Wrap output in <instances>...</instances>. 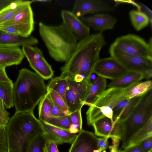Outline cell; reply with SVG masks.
Wrapping results in <instances>:
<instances>
[{"mask_svg": "<svg viewBox=\"0 0 152 152\" xmlns=\"http://www.w3.org/2000/svg\"><path fill=\"white\" fill-rule=\"evenodd\" d=\"M113 44L126 53L152 59L151 37L147 43L138 36L128 34L117 38Z\"/></svg>", "mask_w": 152, "mask_h": 152, "instance_id": "cell-8", "label": "cell"}, {"mask_svg": "<svg viewBox=\"0 0 152 152\" xmlns=\"http://www.w3.org/2000/svg\"><path fill=\"white\" fill-rule=\"evenodd\" d=\"M151 136L152 118L132 136L126 148L139 143L145 139Z\"/></svg>", "mask_w": 152, "mask_h": 152, "instance_id": "cell-25", "label": "cell"}, {"mask_svg": "<svg viewBox=\"0 0 152 152\" xmlns=\"http://www.w3.org/2000/svg\"><path fill=\"white\" fill-rule=\"evenodd\" d=\"M39 34L50 57L56 61L65 62L76 48L78 40L63 23L56 26L39 24Z\"/></svg>", "mask_w": 152, "mask_h": 152, "instance_id": "cell-4", "label": "cell"}, {"mask_svg": "<svg viewBox=\"0 0 152 152\" xmlns=\"http://www.w3.org/2000/svg\"><path fill=\"white\" fill-rule=\"evenodd\" d=\"M46 123L70 132L72 125L70 114L58 117L53 116Z\"/></svg>", "mask_w": 152, "mask_h": 152, "instance_id": "cell-31", "label": "cell"}, {"mask_svg": "<svg viewBox=\"0 0 152 152\" xmlns=\"http://www.w3.org/2000/svg\"><path fill=\"white\" fill-rule=\"evenodd\" d=\"M38 109L39 119L41 121L47 122L53 117L51 113V101L46 95L39 102Z\"/></svg>", "mask_w": 152, "mask_h": 152, "instance_id": "cell-30", "label": "cell"}, {"mask_svg": "<svg viewBox=\"0 0 152 152\" xmlns=\"http://www.w3.org/2000/svg\"><path fill=\"white\" fill-rule=\"evenodd\" d=\"M41 122L44 130V134L46 139L53 141L57 145L64 143L71 144L76 137V133L57 127L44 121Z\"/></svg>", "mask_w": 152, "mask_h": 152, "instance_id": "cell-17", "label": "cell"}, {"mask_svg": "<svg viewBox=\"0 0 152 152\" xmlns=\"http://www.w3.org/2000/svg\"><path fill=\"white\" fill-rule=\"evenodd\" d=\"M98 138L92 132L82 130L77 134L68 152H99Z\"/></svg>", "mask_w": 152, "mask_h": 152, "instance_id": "cell-12", "label": "cell"}, {"mask_svg": "<svg viewBox=\"0 0 152 152\" xmlns=\"http://www.w3.org/2000/svg\"><path fill=\"white\" fill-rule=\"evenodd\" d=\"M22 49L30 66L36 73L45 80L53 77L54 72L39 48L32 46L24 45L22 47Z\"/></svg>", "mask_w": 152, "mask_h": 152, "instance_id": "cell-9", "label": "cell"}, {"mask_svg": "<svg viewBox=\"0 0 152 152\" xmlns=\"http://www.w3.org/2000/svg\"><path fill=\"white\" fill-rule=\"evenodd\" d=\"M13 87L12 81L0 82V99L8 109L13 106Z\"/></svg>", "mask_w": 152, "mask_h": 152, "instance_id": "cell-26", "label": "cell"}, {"mask_svg": "<svg viewBox=\"0 0 152 152\" xmlns=\"http://www.w3.org/2000/svg\"><path fill=\"white\" fill-rule=\"evenodd\" d=\"M85 24L94 30L102 32L113 29L117 22L116 19L107 14H98L80 18Z\"/></svg>", "mask_w": 152, "mask_h": 152, "instance_id": "cell-16", "label": "cell"}, {"mask_svg": "<svg viewBox=\"0 0 152 152\" xmlns=\"http://www.w3.org/2000/svg\"><path fill=\"white\" fill-rule=\"evenodd\" d=\"M130 99L124 98L119 101L113 109V120L115 121L122 113Z\"/></svg>", "mask_w": 152, "mask_h": 152, "instance_id": "cell-36", "label": "cell"}, {"mask_svg": "<svg viewBox=\"0 0 152 152\" xmlns=\"http://www.w3.org/2000/svg\"><path fill=\"white\" fill-rule=\"evenodd\" d=\"M51 0H36V1H33V2H35V1H38L39 2H42V3H46V2H50L51 1Z\"/></svg>", "mask_w": 152, "mask_h": 152, "instance_id": "cell-47", "label": "cell"}, {"mask_svg": "<svg viewBox=\"0 0 152 152\" xmlns=\"http://www.w3.org/2000/svg\"><path fill=\"white\" fill-rule=\"evenodd\" d=\"M129 16L132 25L137 31L145 28L149 23L148 16L140 11L131 10L129 12Z\"/></svg>", "mask_w": 152, "mask_h": 152, "instance_id": "cell-28", "label": "cell"}, {"mask_svg": "<svg viewBox=\"0 0 152 152\" xmlns=\"http://www.w3.org/2000/svg\"><path fill=\"white\" fill-rule=\"evenodd\" d=\"M38 39L32 36L23 37L0 30V47L13 48L24 45L34 46Z\"/></svg>", "mask_w": 152, "mask_h": 152, "instance_id": "cell-18", "label": "cell"}, {"mask_svg": "<svg viewBox=\"0 0 152 152\" xmlns=\"http://www.w3.org/2000/svg\"><path fill=\"white\" fill-rule=\"evenodd\" d=\"M44 152H59L57 145L53 141L47 139L44 148Z\"/></svg>", "mask_w": 152, "mask_h": 152, "instance_id": "cell-39", "label": "cell"}, {"mask_svg": "<svg viewBox=\"0 0 152 152\" xmlns=\"http://www.w3.org/2000/svg\"><path fill=\"white\" fill-rule=\"evenodd\" d=\"M112 10L111 7L102 0H76L71 12L79 18L87 14L110 11Z\"/></svg>", "mask_w": 152, "mask_h": 152, "instance_id": "cell-13", "label": "cell"}, {"mask_svg": "<svg viewBox=\"0 0 152 152\" xmlns=\"http://www.w3.org/2000/svg\"><path fill=\"white\" fill-rule=\"evenodd\" d=\"M116 152H120V150H118Z\"/></svg>", "mask_w": 152, "mask_h": 152, "instance_id": "cell-48", "label": "cell"}, {"mask_svg": "<svg viewBox=\"0 0 152 152\" xmlns=\"http://www.w3.org/2000/svg\"><path fill=\"white\" fill-rule=\"evenodd\" d=\"M65 99L69 114L81 110L84 105V102L90 86V83L76 82L67 79Z\"/></svg>", "mask_w": 152, "mask_h": 152, "instance_id": "cell-10", "label": "cell"}, {"mask_svg": "<svg viewBox=\"0 0 152 152\" xmlns=\"http://www.w3.org/2000/svg\"><path fill=\"white\" fill-rule=\"evenodd\" d=\"M14 0H0V10L8 5Z\"/></svg>", "mask_w": 152, "mask_h": 152, "instance_id": "cell-46", "label": "cell"}, {"mask_svg": "<svg viewBox=\"0 0 152 152\" xmlns=\"http://www.w3.org/2000/svg\"><path fill=\"white\" fill-rule=\"evenodd\" d=\"M152 82L151 80L135 83L124 88V96L130 99L136 96H143L152 89Z\"/></svg>", "mask_w": 152, "mask_h": 152, "instance_id": "cell-23", "label": "cell"}, {"mask_svg": "<svg viewBox=\"0 0 152 152\" xmlns=\"http://www.w3.org/2000/svg\"><path fill=\"white\" fill-rule=\"evenodd\" d=\"M68 84V80L67 79L59 76L56 77L50 80L47 88L48 90H52L57 92L66 103L65 96Z\"/></svg>", "mask_w": 152, "mask_h": 152, "instance_id": "cell-29", "label": "cell"}, {"mask_svg": "<svg viewBox=\"0 0 152 152\" xmlns=\"http://www.w3.org/2000/svg\"><path fill=\"white\" fill-rule=\"evenodd\" d=\"M139 143L144 152H152V136L145 139Z\"/></svg>", "mask_w": 152, "mask_h": 152, "instance_id": "cell-40", "label": "cell"}, {"mask_svg": "<svg viewBox=\"0 0 152 152\" xmlns=\"http://www.w3.org/2000/svg\"><path fill=\"white\" fill-rule=\"evenodd\" d=\"M108 137L98 138V150L99 152L106 150L109 148Z\"/></svg>", "mask_w": 152, "mask_h": 152, "instance_id": "cell-41", "label": "cell"}, {"mask_svg": "<svg viewBox=\"0 0 152 152\" xmlns=\"http://www.w3.org/2000/svg\"><path fill=\"white\" fill-rule=\"evenodd\" d=\"M143 96H136L130 99L119 117L115 122H121L126 119L132 112Z\"/></svg>", "mask_w": 152, "mask_h": 152, "instance_id": "cell-32", "label": "cell"}, {"mask_svg": "<svg viewBox=\"0 0 152 152\" xmlns=\"http://www.w3.org/2000/svg\"><path fill=\"white\" fill-rule=\"evenodd\" d=\"M143 78V75L141 73L129 71L119 78L112 80L107 85V87L108 88H125L135 83L140 82Z\"/></svg>", "mask_w": 152, "mask_h": 152, "instance_id": "cell-22", "label": "cell"}, {"mask_svg": "<svg viewBox=\"0 0 152 152\" xmlns=\"http://www.w3.org/2000/svg\"><path fill=\"white\" fill-rule=\"evenodd\" d=\"M25 57L20 47H0V68L17 65L22 62Z\"/></svg>", "mask_w": 152, "mask_h": 152, "instance_id": "cell-19", "label": "cell"}, {"mask_svg": "<svg viewBox=\"0 0 152 152\" xmlns=\"http://www.w3.org/2000/svg\"><path fill=\"white\" fill-rule=\"evenodd\" d=\"M48 91L44 80L37 73L26 68L20 69L13 84L15 112L33 111Z\"/></svg>", "mask_w": 152, "mask_h": 152, "instance_id": "cell-3", "label": "cell"}, {"mask_svg": "<svg viewBox=\"0 0 152 152\" xmlns=\"http://www.w3.org/2000/svg\"><path fill=\"white\" fill-rule=\"evenodd\" d=\"M5 129L8 152H27L32 141L44 134L42 123L33 111L15 112Z\"/></svg>", "mask_w": 152, "mask_h": 152, "instance_id": "cell-2", "label": "cell"}, {"mask_svg": "<svg viewBox=\"0 0 152 152\" xmlns=\"http://www.w3.org/2000/svg\"><path fill=\"white\" fill-rule=\"evenodd\" d=\"M46 95L54 104L63 112L66 115H69L67 105L61 97L56 91L48 90Z\"/></svg>", "mask_w": 152, "mask_h": 152, "instance_id": "cell-33", "label": "cell"}, {"mask_svg": "<svg viewBox=\"0 0 152 152\" xmlns=\"http://www.w3.org/2000/svg\"><path fill=\"white\" fill-rule=\"evenodd\" d=\"M120 152H144L139 143L127 147Z\"/></svg>", "mask_w": 152, "mask_h": 152, "instance_id": "cell-42", "label": "cell"}, {"mask_svg": "<svg viewBox=\"0 0 152 152\" xmlns=\"http://www.w3.org/2000/svg\"><path fill=\"white\" fill-rule=\"evenodd\" d=\"M111 57L117 60L128 71L142 74L144 78L152 76V59L126 53L112 44L109 48Z\"/></svg>", "mask_w": 152, "mask_h": 152, "instance_id": "cell-7", "label": "cell"}, {"mask_svg": "<svg viewBox=\"0 0 152 152\" xmlns=\"http://www.w3.org/2000/svg\"><path fill=\"white\" fill-rule=\"evenodd\" d=\"M70 115L72 125L70 132L74 133H78L82 130L81 110L76 111Z\"/></svg>", "mask_w": 152, "mask_h": 152, "instance_id": "cell-35", "label": "cell"}, {"mask_svg": "<svg viewBox=\"0 0 152 152\" xmlns=\"http://www.w3.org/2000/svg\"><path fill=\"white\" fill-rule=\"evenodd\" d=\"M18 24H26L34 26V14L31 5L27 6L14 18L2 25L7 26Z\"/></svg>", "mask_w": 152, "mask_h": 152, "instance_id": "cell-24", "label": "cell"}, {"mask_svg": "<svg viewBox=\"0 0 152 152\" xmlns=\"http://www.w3.org/2000/svg\"><path fill=\"white\" fill-rule=\"evenodd\" d=\"M106 43L101 33L92 34L78 42L68 59L60 69V77L76 82L90 83L91 75Z\"/></svg>", "mask_w": 152, "mask_h": 152, "instance_id": "cell-1", "label": "cell"}, {"mask_svg": "<svg viewBox=\"0 0 152 152\" xmlns=\"http://www.w3.org/2000/svg\"><path fill=\"white\" fill-rule=\"evenodd\" d=\"M34 29V26L23 24L0 26V31L23 37L31 36Z\"/></svg>", "mask_w": 152, "mask_h": 152, "instance_id": "cell-27", "label": "cell"}, {"mask_svg": "<svg viewBox=\"0 0 152 152\" xmlns=\"http://www.w3.org/2000/svg\"><path fill=\"white\" fill-rule=\"evenodd\" d=\"M50 100L51 104V113L53 116L58 117L66 115L63 112L55 105Z\"/></svg>", "mask_w": 152, "mask_h": 152, "instance_id": "cell-43", "label": "cell"}, {"mask_svg": "<svg viewBox=\"0 0 152 152\" xmlns=\"http://www.w3.org/2000/svg\"><path fill=\"white\" fill-rule=\"evenodd\" d=\"M95 135L109 138L116 137L120 140L119 122H115L107 117H104L95 121L92 124Z\"/></svg>", "mask_w": 152, "mask_h": 152, "instance_id": "cell-15", "label": "cell"}, {"mask_svg": "<svg viewBox=\"0 0 152 152\" xmlns=\"http://www.w3.org/2000/svg\"><path fill=\"white\" fill-rule=\"evenodd\" d=\"M112 140V145L109 146L110 151V152H116L118 150L120 140L116 137L111 138Z\"/></svg>", "mask_w": 152, "mask_h": 152, "instance_id": "cell-44", "label": "cell"}, {"mask_svg": "<svg viewBox=\"0 0 152 152\" xmlns=\"http://www.w3.org/2000/svg\"><path fill=\"white\" fill-rule=\"evenodd\" d=\"M152 118V89L144 95L130 115L120 122L121 147L125 148L132 136Z\"/></svg>", "mask_w": 152, "mask_h": 152, "instance_id": "cell-5", "label": "cell"}, {"mask_svg": "<svg viewBox=\"0 0 152 152\" xmlns=\"http://www.w3.org/2000/svg\"><path fill=\"white\" fill-rule=\"evenodd\" d=\"M128 72L117 60L110 57L100 59L96 65L94 73L98 76L113 80Z\"/></svg>", "mask_w": 152, "mask_h": 152, "instance_id": "cell-11", "label": "cell"}, {"mask_svg": "<svg viewBox=\"0 0 152 152\" xmlns=\"http://www.w3.org/2000/svg\"><path fill=\"white\" fill-rule=\"evenodd\" d=\"M12 81L8 77L5 68H0V82H10Z\"/></svg>", "mask_w": 152, "mask_h": 152, "instance_id": "cell-45", "label": "cell"}, {"mask_svg": "<svg viewBox=\"0 0 152 152\" xmlns=\"http://www.w3.org/2000/svg\"><path fill=\"white\" fill-rule=\"evenodd\" d=\"M61 15L63 23L72 32L79 41L90 35V28L71 11L62 10Z\"/></svg>", "mask_w": 152, "mask_h": 152, "instance_id": "cell-14", "label": "cell"}, {"mask_svg": "<svg viewBox=\"0 0 152 152\" xmlns=\"http://www.w3.org/2000/svg\"><path fill=\"white\" fill-rule=\"evenodd\" d=\"M0 152H8L5 127L0 126Z\"/></svg>", "mask_w": 152, "mask_h": 152, "instance_id": "cell-37", "label": "cell"}, {"mask_svg": "<svg viewBox=\"0 0 152 152\" xmlns=\"http://www.w3.org/2000/svg\"><path fill=\"white\" fill-rule=\"evenodd\" d=\"M32 2L33 1L14 0L0 10V26L12 19Z\"/></svg>", "mask_w": 152, "mask_h": 152, "instance_id": "cell-20", "label": "cell"}, {"mask_svg": "<svg viewBox=\"0 0 152 152\" xmlns=\"http://www.w3.org/2000/svg\"><path fill=\"white\" fill-rule=\"evenodd\" d=\"M107 87L106 79L98 76L90 83V86L84 102V105L90 106L106 90Z\"/></svg>", "mask_w": 152, "mask_h": 152, "instance_id": "cell-21", "label": "cell"}, {"mask_svg": "<svg viewBox=\"0 0 152 152\" xmlns=\"http://www.w3.org/2000/svg\"><path fill=\"white\" fill-rule=\"evenodd\" d=\"M124 90L115 88L106 90L87 110L86 115L88 125L92 126L95 121L105 117L113 120V109L124 98Z\"/></svg>", "mask_w": 152, "mask_h": 152, "instance_id": "cell-6", "label": "cell"}, {"mask_svg": "<svg viewBox=\"0 0 152 152\" xmlns=\"http://www.w3.org/2000/svg\"><path fill=\"white\" fill-rule=\"evenodd\" d=\"M10 118L8 112L5 110L3 103L0 99V126L6 128Z\"/></svg>", "mask_w": 152, "mask_h": 152, "instance_id": "cell-38", "label": "cell"}, {"mask_svg": "<svg viewBox=\"0 0 152 152\" xmlns=\"http://www.w3.org/2000/svg\"><path fill=\"white\" fill-rule=\"evenodd\" d=\"M46 140L44 134L37 136L30 143L27 152H44V148Z\"/></svg>", "mask_w": 152, "mask_h": 152, "instance_id": "cell-34", "label": "cell"}]
</instances>
